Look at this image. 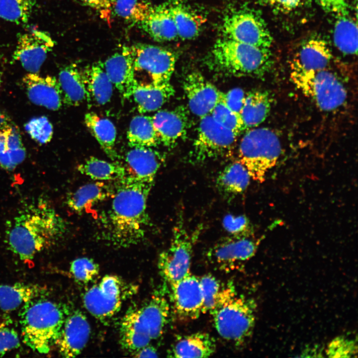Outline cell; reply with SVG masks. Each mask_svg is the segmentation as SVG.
<instances>
[{
	"mask_svg": "<svg viewBox=\"0 0 358 358\" xmlns=\"http://www.w3.org/2000/svg\"><path fill=\"white\" fill-rule=\"evenodd\" d=\"M111 203L101 217V237L117 248L137 245L145 238L150 221L147 203L154 182L128 174L116 181Z\"/></svg>",
	"mask_w": 358,
	"mask_h": 358,
	"instance_id": "1",
	"label": "cell"
},
{
	"mask_svg": "<svg viewBox=\"0 0 358 358\" xmlns=\"http://www.w3.org/2000/svg\"><path fill=\"white\" fill-rule=\"evenodd\" d=\"M66 231L65 220L40 200L22 208L8 223L5 239L9 249L21 261L28 262L59 241Z\"/></svg>",
	"mask_w": 358,
	"mask_h": 358,
	"instance_id": "2",
	"label": "cell"
},
{
	"mask_svg": "<svg viewBox=\"0 0 358 358\" xmlns=\"http://www.w3.org/2000/svg\"><path fill=\"white\" fill-rule=\"evenodd\" d=\"M167 294L164 284L156 289L146 302L126 311L119 325V343L123 349L132 354L163 335L171 310Z\"/></svg>",
	"mask_w": 358,
	"mask_h": 358,
	"instance_id": "3",
	"label": "cell"
},
{
	"mask_svg": "<svg viewBox=\"0 0 358 358\" xmlns=\"http://www.w3.org/2000/svg\"><path fill=\"white\" fill-rule=\"evenodd\" d=\"M272 60L270 48L222 37L214 44L206 64L211 71L222 76L260 78L269 71Z\"/></svg>",
	"mask_w": 358,
	"mask_h": 358,
	"instance_id": "4",
	"label": "cell"
},
{
	"mask_svg": "<svg viewBox=\"0 0 358 358\" xmlns=\"http://www.w3.org/2000/svg\"><path fill=\"white\" fill-rule=\"evenodd\" d=\"M257 304L253 298L239 294L231 284L223 286L216 304L209 312L216 331L237 346L246 344L255 326Z\"/></svg>",
	"mask_w": 358,
	"mask_h": 358,
	"instance_id": "5",
	"label": "cell"
},
{
	"mask_svg": "<svg viewBox=\"0 0 358 358\" xmlns=\"http://www.w3.org/2000/svg\"><path fill=\"white\" fill-rule=\"evenodd\" d=\"M44 297L26 302L20 313L23 342L41 354L48 353L56 345L67 312L59 304Z\"/></svg>",
	"mask_w": 358,
	"mask_h": 358,
	"instance_id": "6",
	"label": "cell"
},
{
	"mask_svg": "<svg viewBox=\"0 0 358 358\" xmlns=\"http://www.w3.org/2000/svg\"><path fill=\"white\" fill-rule=\"evenodd\" d=\"M281 150L280 140L273 131L265 127L255 128L248 131L240 141L239 161L251 178L262 182L276 164Z\"/></svg>",
	"mask_w": 358,
	"mask_h": 358,
	"instance_id": "7",
	"label": "cell"
},
{
	"mask_svg": "<svg viewBox=\"0 0 358 358\" xmlns=\"http://www.w3.org/2000/svg\"><path fill=\"white\" fill-rule=\"evenodd\" d=\"M290 67V78L293 84L321 110L333 111L346 102L345 87L333 72L326 69L305 70Z\"/></svg>",
	"mask_w": 358,
	"mask_h": 358,
	"instance_id": "8",
	"label": "cell"
},
{
	"mask_svg": "<svg viewBox=\"0 0 358 358\" xmlns=\"http://www.w3.org/2000/svg\"><path fill=\"white\" fill-rule=\"evenodd\" d=\"M136 291V286L119 276L107 274L85 291L83 302L92 316L104 323L120 311L123 302Z\"/></svg>",
	"mask_w": 358,
	"mask_h": 358,
	"instance_id": "9",
	"label": "cell"
},
{
	"mask_svg": "<svg viewBox=\"0 0 358 358\" xmlns=\"http://www.w3.org/2000/svg\"><path fill=\"white\" fill-rule=\"evenodd\" d=\"M194 242L182 215H179L170 245L160 254L158 262L160 272L169 285L190 273Z\"/></svg>",
	"mask_w": 358,
	"mask_h": 358,
	"instance_id": "10",
	"label": "cell"
},
{
	"mask_svg": "<svg viewBox=\"0 0 358 358\" xmlns=\"http://www.w3.org/2000/svg\"><path fill=\"white\" fill-rule=\"evenodd\" d=\"M223 37L258 47L270 48L272 37L266 23L254 10L240 9L224 17L221 26Z\"/></svg>",
	"mask_w": 358,
	"mask_h": 358,
	"instance_id": "11",
	"label": "cell"
},
{
	"mask_svg": "<svg viewBox=\"0 0 358 358\" xmlns=\"http://www.w3.org/2000/svg\"><path fill=\"white\" fill-rule=\"evenodd\" d=\"M237 136L210 114L200 117L191 157L195 162H201L222 156L232 149Z\"/></svg>",
	"mask_w": 358,
	"mask_h": 358,
	"instance_id": "12",
	"label": "cell"
},
{
	"mask_svg": "<svg viewBox=\"0 0 358 358\" xmlns=\"http://www.w3.org/2000/svg\"><path fill=\"white\" fill-rule=\"evenodd\" d=\"M126 48L132 59L135 71L146 72L154 84L170 83L177 60L174 52L162 47L141 43Z\"/></svg>",
	"mask_w": 358,
	"mask_h": 358,
	"instance_id": "13",
	"label": "cell"
},
{
	"mask_svg": "<svg viewBox=\"0 0 358 358\" xmlns=\"http://www.w3.org/2000/svg\"><path fill=\"white\" fill-rule=\"evenodd\" d=\"M258 245L251 236L230 235L214 244L208 250L207 258L218 269L233 270L255 255Z\"/></svg>",
	"mask_w": 358,
	"mask_h": 358,
	"instance_id": "14",
	"label": "cell"
},
{
	"mask_svg": "<svg viewBox=\"0 0 358 358\" xmlns=\"http://www.w3.org/2000/svg\"><path fill=\"white\" fill-rule=\"evenodd\" d=\"M54 42L47 33L31 30L17 35L12 59L29 73H39Z\"/></svg>",
	"mask_w": 358,
	"mask_h": 358,
	"instance_id": "15",
	"label": "cell"
},
{
	"mask_svg": "<svg viewBox=\"0 0 358 358\" xmlns=\"http://www.w3.org/2000/svg\"><path fill=\"white\" fill-rule=\"evenodd\" d=\"M169 286L173 309L180 318L195 319L203 313V298L199 278L190 273Z\"/></svg>",
	"mask_w": 358,
	"mask_h": 358,
	"instance_id": "16",
	"label": "cell"
},
{
	"mask_svg": "<svg viewBox=\"0 0 358 358\" xmlns=\"http://www.w3.org/2000/svg\"><path fill=\"white\" fill-rule=\"evenodd\" d=\"M183 89L190 110L200 117L210 114L224 97V93L197 72H191L186 76Z\"/></svg>",
	"mask_w": 358,
	"mask_h": 358,
	"instance_id": "17",
	"label": "cell"
},
{
	"mask_svg": "<svg viewBox=\"0 0 358 358\" xmlns=\"http://www.w3.org/2000/svg\"><path fill=\"white\" fill-rule=\"evenodd\" d=\"M90 327L86 315L79 310L67 311L56 342L60 355L73 358L80 355L90 339Z\"/></svg>",
	"mask_w": 358,
	"mask_h": 358,
	"instance_id": "18",
	"label": "cell"
},
{
	"mask_svg": "<svg viewBox=\"0 0 358 358\" xmlns=\"http://www.w3.org/2000/svg\"><path fill=\"white\" fill-rule=\"evenodd\" d=\"M22 83L28 99L34 104L55 111L63 103L62 91L54 76L28 73Z\"/></svg>",
	"mask_w": 358,
	"mask_h": 358,
	"instance_id": "19",
	"label": "cell"
},
{
	"mask_svg": "<svg viewBox=\"0 0 358 358\" xmlns=\"http://www.w3.org/2000/svg\"><path fill=\"white\" fill-rule=\"evenodd\" d=\"M152 120L161 143L172 148L186 133L188 114L186 108L180 105L172 110L158 111Z\"/></svg>",
	"mask_w": 358,
	"mask_h": 358,
	"instance_id": "20",
	"label": "cell"
},
{
	"mask_svg": "<svg viewBox=\"0 0 358 358\" xmlns=\"http://www.w3.org/2000/svg\"><path fill=\"white\" fill-rule=\"evenodd\" d=\"M103 65L113 86L124 97H130L138 82L135 77L132 59L126 48L109 57Z\"/></svg>",
	"mask_w": 358,
	"mask_h": 358,
	"instance_id": "21",
	"label": "cell"
},
{
	"mask_svg": "<svg viewBox=\"0 0 358 358\" xmlns=\"http://www.w3.org/2000/svg\"><path fill=\"white\" fill-rule=\"evenodd\" d=\"M332 58L327 41L320 36H313L300 44L290 65L305 70H322L326 69Z\"/></svg>",
	"mask_w": 358,
	"mask_h": 358,
	"instance_id": "22",
	"label": "cell"
},
{
	"mask_svg": "<svg viewBox=\"0 0 358 358\" xmlns=\"http://www.w3.org/2000/svg\"><path fill=\"white\" fill-rule=\"evenodd\" d=\"M164 155L152 147L131 148L125 155V161L135 177L154 182L158 171L164 160Z\"/></svg>",
	"mask_w": 358,
	"mask_h": 358,
	"instance_id": "23",
	"label": "cell"
},
{
	"mask_svg": "<svg viewBox=\"0 0 358 358\" xmlns=\"http://www.w3.org/2000/svg\"><path fill=\"white\" fill-rule=\"evenodd\" d=\"M139 26L153 39L159 42L171 41L178 37L167 3L153 5Z\"/></svg>",
	"mask_w": 358,
	"mask_h": 358,
	"instance_id": "24",
	"label": "cell"
},
{
	"mask_svg": "<svg viewBox=\"0 0 358 358\" xmlns=\"http://www.w3.org/2000/svg\"><path fill=\"white\" fill-rule=\"evenodd\" d=\"M89 103L104 105L112 95L113 85L108 78L103 63L98 61L86 67L83 71Z\"/></svg>",
	"mask_w": 358,
	"mask_h": 358,
	"instance_id": "25",
	"label": "cell"
},
{
	"mask_svg": "<svg viewBox=\"0 0 358 358\" xmlns=\"http://www.w3.org/2000/svg\"><path fill=\"white\" fill-rule=\"evenodd\" d=\"M214 339L208 334L197 332L179 338L168 352L172 358H206L215 352Z\"/></svg>",
	"mask_w": 358,
	"mask_h": 358,
	"instance_id": "26",
	"label": "cell"
},
{
	"mask_svg": "<svg viewBox=\"0 0 358 358\" xmlns=\"http://www.w3.org/2000/svg\"><path fill=\"white\" fill-rule=\"evenodd\" d=\"M26 157L19 130L12 123L0 128V167L12 171Z\"/></svg>",
	"mask_w": 358,
	"mask_h": 358,
	"instance_id": "27",
	"label": "cell"
},
{
	"mask_svg": "<svg viewBox=\"0 0 358 358\" xmlns=\"http://www.w3.org/2000/svg\"><path fill=\"white\" fill-rule=\"evenodd\" d=\"M47 293V289L38 284L16 282L0 284V309L12 311L28 301L45 297Z\"/></svg>",
	"mask_w": 358,
	"mask_h": 358,
	"instance_id": "28",
	"label": "cell"
},
{
	"mask_svg": "<svg viewBox=\"0 0 358 358\" xmlns=\"http://www.w3.org/2000/svg\"><path fill=\"white\" fill-rule=\"evenodd\" d=\"M175 90L170 83L163 85L138 84L132 96L139 113L143 114L159 109L172 96Z\"/></svg>",
	"mask_w": 358,
	"mask_h": 358,
	"instance_id": "29",
	"label": "cell"
},
{
	"mask_svg": "<svg viewBox=\"0 0 358 358\" xmlns=\"http://www.w3.org/2000/svg\"><path fill=\"white\" fill-rule=\"evenodd\" d=\"M63 97V103L69 106H78L87 98L83 71L71 64L63 68L57 78Z\"/></svg>",
	"mask_w": 358,
	"mask_h": 358,
	"instance_id": "30",
	"label": "cell"
},
{
	"mask_svg": "<svg viewBox=\"0 0 358 358\" xmlns=\"http://www.w3.org/2000/svg\"><path fill=\"white\" fill-rule=\"evenodd\" d=\"M84 121L88 130L107 156L112 161H116L119 156L115 147L116 129L113 123L93 112L86 113Z\"/></svg>",
	"mask_w": 358,
	"mask_h": 358,
	"instance_id": "31",
	"label": "cell"
},
{
	"mask_svg": "<svg viewBox=\"0 0 358 358\" xmlns=\"http://www.w3.org/2000/svg\"><path fill=\"white\" fill-rule=\"evenodd\" d=\"M167 3L178 37L189 40L197 36L203 23V18L180 0H174Z\"/></svg>",
	"mask_w": 358,
	"mask_h": 358,
	"instance_id": "32",
	"label": "cell"
},
{
	"mask_svg": "<svg viewBox=\"0 0 358 358\" xmlns=\"http://www.w3.org/2000/svg\"><path fill=\"white\" fill-rule=\"evenodd\" d=\"M251 177L239 161L226 166L219 174L216 184L219 190L228 196L243 193L248 187Z\"/></svg>",
	"mask_w": 358,
	"mask_h": 358,
	"instance_id": "33",
	"label": "cell"
},
{
	"mask_svg": "<svg viewBox=\"0 0 358 358\" xmlns=\"http://www.w3.org/2000/svg\"><path fill=\"white\" fill-rule=\"evenodd\" d=\"M114 188L101 181L85 184L70 195L68 206L76 212L80 213L112 194Z\"/></svg>",
	"mask_w": 358,
	"mask_h": 358,
	"instance_id": "34",
	"label": "cell"
},
{
	"mask_svg": "<svg viewBox=\"0 0 358 358\" xmlns=\"http://www.w3.org/2000/svg\"><path fill=\"white\" fill-rule=\"evenodd\" d=\"M271 104L270 95L266 90H254L246 94L241 112L246 129L262 123L269 112Z\"/></svg>",
	"mask_w": 358,
	"mask_h": 358,
	"instance_id": "35",
	"label": "cell"
},
{
	"mask_svg": "<svg viewBox=\"0 0 358 358\" xmlns=\"http://www.w3.org/2000/svg\"><path fill=\"white\" fill-rule=\"evenodd\" d=\"M78 170L93 180L117 181L127 175L125 167L117 161H106L90 157L78 166Z\"/></svg>",
	"mask_w": 358,
	"mask_h": 358,
	"instance_id": "36",
	"label": "cell"
},
{
	"mask_svg": "<svg viewBox=\"0 0 358 358\" xmlns=\"http://www.w3.org/2000/svg\"><path fill=\"white\" fill-rule=\"evenodd\" d=\"M127 139L131 148L155 147L161 141L154 128L152 117L134 116L130 122Z\"/></svg>",
	"mask_w": 358,
	"mask_h": 358,
	"instance_id": "37",
	"label": "cell"
},
{
	"mask_svg": "<svg viewBox=\"0 0 358 358\" xmlns=\"http://www.w3.org/2000/svg\"><path fill=\"white\" fill-rule=\"evenodd\" d=\"M334 42L336 47L347 55H357L358 26L348 13L338 15L334 29Z\"/></svg>",
	"mask_w": 358,
	"mask_h": 358,
	"instance_id": "38",
	"label": "cell"
},
{
	"mask_svg": "<svg viewBox=\"0 0 358 358\" xmlns=\"http://www.w3.org/2000/svg\"><path fill=\"white\" fill-rule=\"evenodd\" d=\"M152 5L148 0H113L112 12L128 22L139 25Z\"/></svg>",
	"mask_w": 358,
	"mask_h": 358,
	"instance_id": "39",
	"label": "cell"
},
{
	"mask_svg": "<svg viewBox=\"0 0 358 358\" xmlns=\"http://www.w3.org/2000/svg\"><path fill=\"white\" fill-rule=\"evenodd\" d=\"M36 0H0V18L25 25L30 19Z\"/></svg>",
	"mask_w": 358,
	"mask_h": 358,
	"instance_id": "40",
	"label": "cell"
},
{
	"mask_svg": "<svg viewBox=\"0 0 358 358\" xmlns=\"http://www.w3.org/2000/svg\"><path fill=\"white\" fill-rule=\"evenodd\" d=\"M210 114L216 121L237 136L246 129L241 114L232 111L225 104L224 97Z\"/></svg>",
	"mask_w": 358,
	"mask_h": 358,
	"instance_id": "41",
	"label": "cell"
},
{
	"mask_svg": "<svg viewBox=\"0 0 358 358\" xmlns=\"http://www.w3.org/2000/svg\"><path fill=\"white\" fill-rule=\"evenodd\" d=\"M70 271L76 280L81 283L91 282L98 274V265L91 258L82 257L72 261Z\"/></svg>",
	"mask_w": 358,
	"mask_h": 358,
	"instance_id": "42",
	"label": "cell"
},
{
	"mask_svg": "<svg viewBox=\"0 0 358 358\" xmlns=\"http://www.w3.org/2000/svg\"><path fill=\"white\" fill-rule=\"evenodd\" d=\"M25 128L32 139L39 144L48 143L53 136L52 124L45 116L33 118L25 124Z\"/></svg>",
	"mask_w": 358,
	"mask_h": 358,
	"instance_id": "43",
	"label": "cell"
},
{
	"mask_svg": "<svg viewBox=\"0 0 358 358\" xmlns=\"http://www.w3.org/2000/svg\"><path fill=\"white\" fill-rule=\"evenodd\" d=\"M203 298V313L210 312L215 306L223 286L211 274L199 278Z\"/></svg>",
	"mask_w": 358,
	"mask_h": 358,
	"instance_id": "44",
	"label": "cell"
},
{
	"mask_svg": "<svg viewBox=\"0 0 358 358\" xmlns=\"http://www.w3.org/2000/svg\"><path fill=\"white\" fill-rule=\"evenodd\" d=\"M357 341L345 336H339L328 344L326 353L330 358H351L357 357Z\"/></svg>",
	"mask_w": 358,
	"mask_h": 358,
	"instance_id": "45",
	"label": "cell"
},
{
	"mask_svg": "<svg viewBox=\"0 0 358 358\" xmlns=\"http://www.w3.org/2000/svg\"><path fill=\"white\" fill-rule=\"evenodd\" d=\"M223 226L230 235L252 236L253 233L251 223L244 215H226L223 220Z\"/></svg>",
	"mask_w": 358,
	"mask_h": 358,
	"instance_id": "46",
	"label": "cell"
},
{
	"mask_svg": "<svg viewBox=\"0 0 358 358\" xmlns=\"http://www.w3.org/2000/svg\"><path fill=\"white\" fill-rule=\"evenodd\" d=\"M17 332L4 322H0V357L20 346Z\"/></svg>",
	"mask_w": 358,
	"mask_h": 358,
	"instance_id": "47",
	"label": "cell"
},
{
	"mask_svg": "<svg viewBox=\"0 0 358 358\" xmlns=\"http://www.w3.org/2000/svg\"><path fill=\"white\" fill-rule=\"evenodd\" d=\"M246 98L244 91L240 88H234L224 94V102L233 111L241 114Z\"/></svg>",
	"mask_w": 358,
	"mask_h": 358,
	"instance_id": "48",
	"label": "cell"
},
{
	"mask_svg": "<svg viewBox=\"0 0 358 358\" xmlns=\"http://www.w3.org/2000/svg\"><path fill=\"white\" fill-rule=\"evenodd\" d=\"M81 1L84 5L97 11L103 18L108 21L110 19L112 12L113 0H81Z\"/></svg>",
	"mask_w": 358,
	"mask_h": 358,
	"instance_id": "49",
	"label": "cell"
},
{
	"mask_svg": "<svg viewBox=\"0 0 358 358\" xmlns=\"http://www.w3.org/2000/svg\"><path fill=\"white\" fill-rule=\"evenodd\" d=\"M323 9L326 12L338 15L348 13L347 0H318Z\"/></svg>",
	"mask_w": 358,
	"mask_h": 358,
	"instance_id": "50",
	"label": "cell"
},
{
	"mask_svg": "<svg viewBox=\"0 0 358 358\" xmlns=\"http://www.w3.org/2000/svg\"><path fill=\"white\" fill-rule=\"evenodd\" d=\"M131 354L137 358H155L158 357L157 350L150 344L141 348Z\"/></svg>",
	"mask_w": 358,
	"mask_h": 358,
	"instance_id": "51",
	"label": "cell"
},
{
	"mask_svg": "<svg viewBox=\"0 0 358 358\" xmlns=\"http://www.w3.org/2000/svg\"><path fill=\"white\" fill-rule=\"evenodd\" d=\"M301 0H277L276 4L278 8L283 11H290L297 7Z\"/></svg>",
	"mask_w": 358,
	"mask_h": 358,
	"instance_id": "52",
	"label": "cell"
},
{
	"mask_svg": "<svg viewBox=\"0 0 358 358\" xmlns=\"http://www.w3.org/2000/svg\"><path fill=\"white\" fill-rule=\"evenodd\" d=\"M11 123L8 116L4 112L0 111V128L5 126Z\"/></svg>",
	"mask_w": 358,
	"mask_h": 358,
	"instance_id": "53",
	"label": "cell"
},
{
	"mask_svg": "<svg viewBox=\"0 0 358 358\" xmlns=\"http://www.w3.org/2000/svg\"><path fill=\"white\" fill-rule=\"evenodd\" d=\"M263 2L267 4L275 6L277 1V0H262Z\"/></svg>",
	"mask_w": 358,
	"mask_h": 358,
	"instance_id": "54",
	"label": "cell"
},
{
	"mask_svg": "<svg viewBox=\"0 0 358 358\" xmlns=\"http://www.w3.org/2000/svg\"><path fill=\"white\" fill-rule=\"evenodd\" d=\"M1 84H2V79H1V75L0 73V87L1 85Z\"/></svg>",
	"mask_w": 358,
	"mask_h": 358,
	"instance_id": "55",
	"label": "cell"
}]
</instances>
